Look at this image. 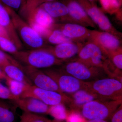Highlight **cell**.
Masks as SVG:
<instances>
[{
    "instance_id": "obj_19",
    "label": "cell",
    "mask_w": 122,
    "mask_h": 122,
    "mask_svg": "<svg viewBox=\"0 0 122 122\" xmlns=\"http://www.w3.org/2000/svg\"><path fill=\"white\" fill-rule=\"evenodd\" d=\"M25 17L29 24H34L45 28L51 29L55 21L46 11L38 7L30 12Z\"/></svg>"
},
{
    "instance_id": "obj_41",
    "label": "cell",
    "mask_w": 122,
    "mask_h": 122,
    "mask_svg": "<svg viewBox=\"0 0 122 122\" xmlns=\"http://www.w3.org/2000/svg\"><path fill=\"white\" fill-rule=\"evenodd\" d=\"M24 0V2H25V1H26V0Z\"/></svg>"
},
{
    "instance_id": "obj_16",
    "label": "cell",
    "mask_w": 122,
    "mask_h": 122,
    "mask_svg": "<svg viewBox=\"0 0 122 122\" xmlns=\"http://www.w3.org/2000/svg\"><path fill=\"white\" fill-rule=\"evenodd\" d=\"M16 107L25 113L37 114H48L49 106L37 99L32 97L19 98L12 100Z\"/></svg>"
},
{
    "instance_id": "obj_12",
    "label": "cell",
    "mask_w": 122,
    "mask_h": 122,
    "mask_svg": "<svg viewBox=\"0 0 122 122\" xmlns=\"http://www.w3.org/2000/svg\"><path fill=\"white\" fill-rule=\"evenodd\" d=\"M39 8L44 10L56 22V21L62 23H75L71 17L67 7L64 3L60 1L46 2L39 5Z\"/></svg>"
},
{
    "instance_id": "obj_33",
    "label": "cell",
    "mask_w": 122,
    "mask_h": 122,
    "mask_svg": "<svg viewBox=\"0 0 122 122\" xmlns=\"http://www.w3.org/2000/svg\"><path fill=\"white\" fill-rule=\"evenodd\" d=\"M110 120V122H122V104L116 110Z\"/></svg>"
},
{
    "instance_id": "obj_27",
    "label": "cell",
    "mask_w": 122,
    "mask_h": 122,
    "mask_svg": "<svg viewBox=\"0 0 122 122\" xmlns=\"http://www.w3.org/2000/svg\"><path fill=\"white\" fill-rule=\"evenodd\" d=\"M0 48L13 56L18 52V49L15 44L8 38L0 36Z\"/></svg>"
},
{
    "instance_id": "obj_22",
    "label": "cell",
    "mask_w": 122,
    "mask_h": 122,
    "mask_svg": "<svg viewBox=\"0 0 122 122\" xmlns=\"http://www.w3.org/2000/svg\"><path fill=\"white\" fill-rule=\"evenodd\" d=\"M7 87L14 96L20 98L23 93L26 90L28 86H30L15 81L6 76L5 79Z\"/></svg>"
},
{
    "instance_id": "obj_38",
    "label": "cell",
    "mask_w": 122,
    "mask_h": 122,
    "mask_svg": "<svg viewBox=\"0 0 122 122\" xmlns=\"http://www.w3.org/2000/svg\"><path fill=\"white\" fill-rule=\"evenodd\" d=\"M86 122H109L106 120H101V119H93V120H88Z\"/></svg>"
},
{
    "instance_id": "obj_25",
    "label": "cell",
    "mask_w": 122,
    "mask_h": 122,
    "mask_svg": "<svg viewBox=\"0 0 122 122\" xmlns=\"http://www.w3.org/2000/svg\"><path fill=\"white\" fill-rule=\"evenodd\" d=\"M108 58L112 65L118 70L122 71V47L116 50L107 52Z\"/></svg>"
},
{
    "instance_id": "obj_6",
    "label": "cell",
    "mask_w": 122,
    "mask_h": 122,
    "mask_svg": "<svg viewBox=\"0 0 122 122\" xmlns=\"http://www.w3.org/2000/svg\"><path fill=\"white\" fill-rule=\"evenodd\" d=\"M77 55L76 61L86 65L102 68L103 69L109 61L107 52L90 40L84 44Z\"/></svg>"
},
{
    "instance_id": "obj_4",
    "label": "cell",
    "mask_w": 122,
    "mask_h": 122,
    "mask_svg": "<svg viewBox=\"0 0 122 122\" xmlns=\"http://www.w3.org/2000/svg\"><path fill=\"white\" fill-rule=\"evenodd\" d=\"M87 89L101 100H122V82L117 79L107 77L88 82Z\"/></svg>"
},
{
    "instance_id": "obj_7",
    "label": "cell",
    "mask_w": 122,
    "mask_h": 122,
    "mask_svg": "<svg viewBox=\"0 0 122 122\" xmlns=\"http://www.w3.org/2000/svg\"><path fill=\"white\" fill-rule=\"evenodd\" d=\"M43 71L52 79L62 92L66 95L82 89H87V82L79 80L60 69L49 68Z\"/></svg>"
},
{
    "instance_id": "obj_10",
    "label": "cell",
    "mask_w": 122,
    "mask_h": 122,
    "mask_svg": "<svg viewBox=\"0 0 122 122\" xmlns=\"http://www.w3.org/2000/svg\"><path fill=\"white\" fill-rule=\"evenodd\" d=\"M21 69L29 79L32 85L43 89L63 93L54 81L43 71L28 66L22 65Z\"/></svg>"
},
{
    "instance_id": "obj_11",
    "label": "cell",
    "mask_w": 122,
    "mask_h": 122,
    "mask_svg": "<svg viewBox=\"0 0 122 122\" xmlns=\"http://www.w3.org/2000/svg\"><path fill=\"white\" fill-rule=\"evenodd\" d=\"M52 29L61 30L72 41L83 44L89 39L91 30L79 24L69 22L55 23Z\"/></svg>"
},
{
    "instance_id": "obj_18",
    "label": "cell",
    "mask_w": 122,
    "mask_h": 122,
    "mask_svg": "<svg viewBox=\"0 0 122 122\" xmlns=\"http://www.w3.org/2000/svg\"><path fill=\"white\" fill-rule=\"evenodd\" d=\"M71 98L69 106L71 110L79 111L86 103L99 99L95 94L87 89H82L68 95Z\"/></svg>"
},
{
    "instance_id": "obj_39",
    "label": "cell",
    "mask_w": 122,
    "mask_h": 122,
    "mask_svg": "<svg viewBox=\"0 0 122 122\" xmlns=\"http://www.w3.org/2000/svg\"><path fill=\"white\" fill-rule=\"evenodd\" d=\"M62 121H59V120H56V119H54L53 120H50V122H62Z\"/></svg>"
},
{
    "instance_id": "obj_21",
    "label": "cell",
    "mask_w": 122,
    "mask_h": 122,
    "mask_svg": "<svg viewBox=\"0 0 122 122\" xmlns=\"http://www.w3.org/2000/svg\"><path fill=\"white\" fill-rule=\"evenodd\" d=\"M4 100L0 99V122H16V107Z\"/></svg>"
},
{
    "instance_id": "obj_15",
    "label": "cell",
    "mask_w": 122,
    "mask_h": 122,
    "mask_svg": "<svg viewBox=\"0 0 122 122\" xmlns=\"http://www.w3.org/2000/svg\"><path fill=\"white\" fill-rule=\"evenodd\" d=\"M60 1L66 5L71 17L76 24L86 27L96 28V25L76 0H60Z\"/></svg>"
},
{
    "instance_id": "obj_37",
    "label": "cell",
    "mask_w": 122,
    "mask_h": 122,
    "mask_svg": "<svg viewBox=\"0 0 122 122\" xmlns=\"http://www.w3.org/2000/svg\"><path fill=\"white\" fill-rule=\"evenodd\" d=\"M6 75L3 72L2 70L0 68V80L1 79H5L6 78Z\"/></svg>"
},
{
    "instance_id": "obj_31",
    "label": "cell",
    "mask_w": 122,
    "mask_h": 122,
    "mask_svg": "<svg viewBox=\"0 0 122 122\" xmlns=\"http://www.w3.org/2000/svg\"><path fill=\"white\" fill-rule=\"evenodd\" d=\"M29 122H50V120L37 114L24 112Z\"/></svg>"
},
{
    "instance_id": "obj_17",
    "label": "cell",
    "mask_w": 122,
    "mask_h": 122,
    "mask_svg": "<svg viewBox=\"0 0 122 122\" xmlns=\"http://www.w3.org/2000/svg\"><path fill=\"white\" fill-rule=\"evenodd\" d=\"M0 25L7 33L10 39L15 44L18 50L23 47L21 41L18 35L11 16L4 5L0 3Z\"/></svg>"
},
{
    "instance_id": "obj_8",
    "label": "cell",
    "mask_w": 122,
    "mask_h": 122,
    "mask_svg": "<svg viewBox=\"0 0 122 122\" xmlns=\"http://www.w3.org/2000/svg\"><path fill=\"white\" fill-rule=\"evenodd\" d=\"M32 97L37 99L49 106L58 105H69L70 98L68 95L57 92L43 89L33 86H28L20 98Z\"/></svg>"
},
{
    "instance_id": "obj_5",
    "label": "cell",
    "mask_w": 122,
    "mask_h": 122,
    "mask_svg": "<svg viewBox=\"0 0 122 122\" xmlns=\"http://www.w3.org/2000/svg\"><path fill=\"white\" fill-rule=\"evenodd\" d=\"M61 66V71L86 82L109 77L102 68L89 66L75 60L66 61Z\"/></svg>"
},
{
    "instance_id": "obj_35",
    "label": "cell",
    "mask_w": 122,
    "mask_h": 122,
    "mask_svg": "<svg viewBox=\"0 0 122 122\" xmlns=\"http://www.w3.org/2000/svg\"><path fill=\"white\" fill-rule=\"evenodd\" d=\"M34 0H26L25 4L24 6L20 10L21 12L24 16L26 13Z\"/></svg>"
},
{
    "instance_id": "obj_9",
    "label": "cell",
    "mask_w": 122,
    "mask_h": 122,
    "mask_svg": "<svg viewBox=\"0 0 122 122\" xmlns=\"http://www.w3.org/2000/svg\"><path fill=\"white\" fill-rule=\"evenodd\" d=\"M85 10L87 15L102 30L115 35L121 39L122 34L113 26L103 11L88 0H76Z\"/></svg>"
},
{
    "instance_id": "obj_26",
    "label": "cell",
    "mask_w": 122,
    "mask_h": 122,
    "mask_svg": "<svg viewBox=\"0 0 122 122\" xmlns=\"http://www.w3.org/2000/svg\"><path fill=\"white\" fill-rule=\"evenodd\" d=\"M103 10L109 14L117 13L121 10L122 3L118 0H99Z\"/></svg>"
},
{
    "instance_id": "obj_30",
    "label": "cell",
    "mask_w": 122,
    "mask_h": 122,
    "mask_svg": "<svg viewBox=\"0 0 122 122\" xmlns=\"http://www.w3.org/2000/svg\"><path fill=\"white\" fill-rule=\"evenodd\" d=\"M18 98L11 93L8 87L2 85L0 81V99L12 101Z\"/></svg>"
},
{
    "instance_id": "obj_2",
    "label": "cell",
    "mask_w": 122,
    "mask_h": 122,
    "mask_svg": "<svg viewBox=\"0 0 122 122\" xmlns=\"http://www.w3.org/2000/svg\"><path fill=\"white\" fill-rule=\"evenodd\" d=\"M5 7L22 42H23L32 49H41L47 46H46L45 41L43 38L25 21L16 11L9 7Z\"/></svg>"
},
{
    "instance_id": "obj_23",
    "label": "cell",
    "mask_w": 122,
    "mask_h": 122,
    "mask_svg": "<svg viewBox=\"0 0 122 122\" xmlns=\"http://www.w3.org/2000/svg\"><path fill=\"white\" fill-rule=\"evenodd\" d=\"M44 39L49 43L56 45L65 42H73L63 35L61 30L55 29H51Z\"/></svg>"
},
{
    "instance_id": "obj_20",
    "label": "cell",
    "mask_w": 122,
    "mask_h": 122,
    "mask_svg": "<svg viewBox=\"0 0 122 122\" xmlns=\"http://www.w3.org/2000/svg\"><path fill=\"white\" fill-rule=\"evenodd\" d=\"M22 65L20 62H8L1 66L6 76L15 81H19L29 85H32L29 79L21 69Z\"/></svg>"
},
{
    "instance_id": "obj_3",
    "label": "cell",
    "mask_w": 122,
    "mask_h": 122,
    "mask_svg": "<svg viewBox=\"0 0 122 122\" xmlns=\"http://www.w3.org/2000/svg\"><path fill=\"white\" fill-rule=\"evenodd\" d=\"M122 103V100H94L83 106L81 113L87 120L101 119L108 121Z\"/></svg>"
},
{
    "instance_id": "obj_36",
    "label": "cell",
    "mask_w": 122,
    "mask_h": 122,
    "mask_svg": "<svg viewBox=\"0 0 122 122\" xmlns=\"http://www.w3.org/2000/svg\"><path fill=\"white\" fill-rule=\"evenodd\" d=\"M20 122H29L24 113L21 116L20 120Z\"/></svg>"
},
{
    "instance_id": "obj_42",
    "label": "cell",
    "mask_w": 122,
    "mask_h": 122,
    "mask_svg": "<svg viewBox=\"0 0 122 122\" xmlns=\"http://www.w3.org/2000/svg\"><path fill=\"white\" fill-rule=\"evenodd\" d=\"M119 0L120 2L122 3V0Z\"/></svg>"
},
{
    "instance_id": "obj_28",
    "label": "cell",
    "mask_w": 122,
    "mask_h": 122,
    "mask_svg": "<svg viewBox=\"0 0 122 122\" xmlns=\"http://www.w3.org/2000/svg\"><path fill=\"white\" fill-rule=\"evenodd\" d=\"M5 6L16 11L21 9L25 5L23 0H0Z\"/></svg>"
},
{
    "instance_id": "obj_24",
    "label": "cell",
    "mask_w": 122,
    "mask_h": 122,
    "mask_svg": "<svg viewBox=\"0 0 122 122\" xmlns=\"http://www.w3.org/2000/svg\"><path fill=\"white\" fill-rule=\"evenodd\" d=\"M68 113L65 105L61 103L49 106L48 114L52 116L55 119L62 121L66 120Z\"/></svg>"
},
{
    "instance_id": "obj_13",
    "label": "cell",
    "mask_w": 122,
    "mask_h": 122,
    "mask_svg": "<svg viewBox=\"0 0 122 122\" xmlns=\"http://www.w3.org/2000/svg\"><path fill=\"white\" fill-rule=\"evenodd\" d=\"M89 40L97 44L107 53L122 47L120 38L105 31L91 30Z\"/></svg>"
},
{
    "instance_id": "obj_29",
    "label": "cell",
    "mask_w": 122,
    "mask_h": 122,
    "mask_svg": "<svg viewBox=\"0 0 122 122\" xmlns=\"http://www.w3.org/2000/svg\"><path fill=\"white\" fill-rule=\"evenodd\" d=\"M86 119L81 115L80 112L71 110L68 112L66 120L67 122H86Z\"/></svg>"
},
{
    "instance_id": "obj_40",
    "label": "cell",
    "mask_w": 122,
    "mask_h": 122,
    "mask_svg": "<svg viewBox=\"0 0 122 122\" xmlns=\"http://www.w3.org/2000/svg\"><path fill=\"white\" fill-rule=\"evenodd\" d=\"M89 1H90V2H91V3H94V4H95V1H96L97 0H88Z\"/></svg>"
},
{
    "instance_id": "obj_14",
    "label": "cell",
    "mask_w": 122,
    "mask_h": 122,
    "mask_svg": "<svg viewBox=\"0 0 122 122\" xmlns=\"http://www.w3.org/2000/svg\"><path fill=\"white\" fill-rule=\"evenodd\" d=\"M84 44L71 42L56 45L46 46V49L58 59L65 61L77 55Z\"/></svg>"
},
{
    "instance_id": "obj_34",
    "label": "cell",
    "mask_w": 122,
    "mask_h": 122,
    "mask_svg": "<svg viewBox=\"0 0 122 122\" xmlns=\"http://www.w3.org/2000/svg\"><path fill=\"white\" fill-rule=\"evenodd\" d=\"M55 1H57V0H34L32 4L30 5L28 10L25 15V17H26L30 12L34 9L39 7V5H41L42 4L46 2H52Z\"/></svg>"
},
{
    "instance_id": "obj_1",
    "label": "cell",
    "mask_w": 122,
    "mask_h": 122,
    "mask_svg": "<svg viewBox=\"0 0 122 122\" xmlns=\"http://www.w3.org/2000/svg\"><path fill=\"white\" fill-rule=\"evenodd\" d=\"M13 56L20 63L39 69L61 66L66 61L58 59L45 48L18 51Z\"/></svg>"
},
{
    "instance_id": "obj_32",
    "label": "cell",
    "mask_w": 122,
    "mask_h": 122,
    "mask_svg": "<svg viewBox=\"0 0 122 122\" xmlns=\"http://www.w3.org/2000/svg\"><path fill=\"white\" fill-rule=\"evenodd\" d=\"M17 63L18 61L10 55L0 50V67L8 62Z\"/></svg>"
}]
</instances>
